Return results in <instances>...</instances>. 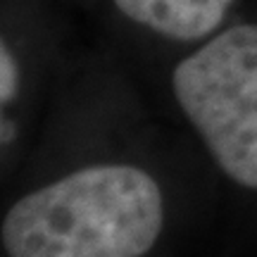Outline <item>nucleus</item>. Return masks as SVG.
Returning a JSON list of instances; mask_svg holds the SVG:
<instances>
[{"instance_id": "obj_3", "label": "nucleus", "mask_w": 257, "mask_h": 257, "mask_svg": "<svg viewBox=\"0 0 257 257\" xmlns=\"http://www.w3.org/2000/svg\"><path fill=\"white\" fill-rule=\"evenodd\" d=\"M233 0H114L124 17L176 41H195L219 27Z\"/></svg>"}, {"instance_id": "obj_1", "label": "nucleus", "mask_w": 257, "mask_h": 257, "mask_svg": "<svg viewBox=\"0 0 257 257\" xmlns=\"http://www.w3.org/2000/svg\"><path fill=\"white\" fill-rule=\"evenodd\" d=\"M162 221V193L148 172L95 165L15 202L3 245L10 257H141Z\"/></svg>"}, {"instance_id": "obj_2", "label": "nucleus", "mask_w": 257, "mask_h": 257, "mask_svg": "<svg viewBox=\"0 0 257 257\" xmlns=\"http://www.w3.org/2000/svg\"><path fill=\"white\" fill-rule=\"evenodd\" d=\"M174 98L221 172L257 188V24L229 29L181 60Z\"/></svg>"}, {"instance_id": "obj_4", "label": "nucleus", "mask_w": 257, "mask_h": 257, "mask_svg": "<svg viewBox=\"0 0 257 257\" xmlns=\"http://www.w3.org/2000/svg\"><path fill=\"white\" fill-rule=\"evenodd\" d=\"M0 64H3V86H0V91H3V102H8L12 95H15V88H17V67H15V60L10 55L8 46H3V55H0Z\"/></svg>"}]
</instances>
